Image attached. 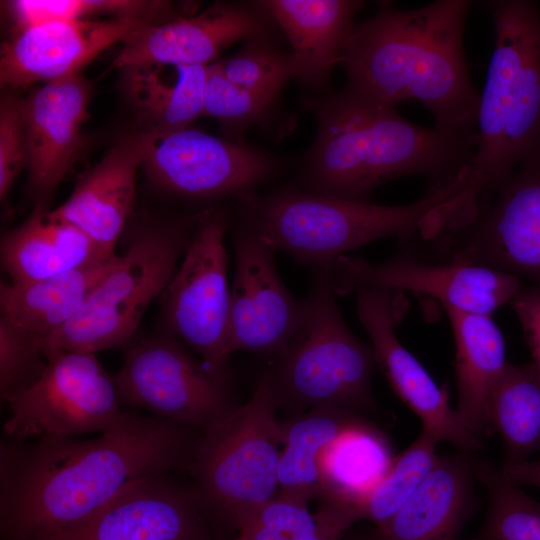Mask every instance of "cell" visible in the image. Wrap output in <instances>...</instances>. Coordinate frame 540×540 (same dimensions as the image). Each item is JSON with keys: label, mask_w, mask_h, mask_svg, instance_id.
I'll return each mask as SVG.
<instances>
[{"label": "cell", "mask_w": 540, "mask_h": 540, "mask_svg": "<svg viewBox=\"0 0 540 540\" xmlns=\"http://www.w3.org/2000/svg\"><path fill=\"white\" fill-rule=\"evenodd\" d=\"M494 45L479 96L476 147L463 191L447 213L456 220L494 193L522 164L540 157V9L530 0L481 2Z\"/></svg>", "instance_id": "obj_4"}, {"label": "cell", "mask_w": 540, "mask_h": 540, "mask_svg": "<svg viewBox=\"0 0 540 540\" xmlns=\"http://www.w3.org/2000/svg\"><path fill=\"white\" fill-rule=\"evenodd\" d=\"M470 0H437L415 9L380 2L355 23L340 65L346 87L397 107L423 104L434 127L455 136L476 135L480 93L465 57L464 30Z\"/></svg>", "instance_id": "obj_2"}, {"label": "cell", "mask_w": 540, "mask_h": 540, "mask_svg": "<svg viewBox=\"0 0 540 540\" xmlns=\"http://www.w3.org/2000/svg\"><path fill=\"white\" fill-rule=\"evenodd\" d=\"M15 29L38 24L86 19L95 14L117 17L120 0H15L7 4Z\"/></svg>", "instance_id": "obj_37"}, {"label": "cell", "mask_w": 540, "mask_h": 540, "mask_svg": "<svg viewBox=\"0 0 540 540\" xmlns=\"http://www.w3.org/2000/svg\"><path fill=\"white\" fill-rule=\"evenodd\" d=\"M150 134L133 135L111 148L76 184L69 198L51 211L79 227L97 245L115 254L132 211L138 168Z\"/></svg>", "instance_id": "obj_21"}, {"label": "cell", "mask_w": 540, "mask_h": 540, "mask_svg": "<svg viewBox=\"0 0 540 540\" xmlns=\"http://www.w3.org/2000/svg\"><path fill=\"white\" fill-rule=\"evenodd\" d=\"M395 458L385 435L364 419L344 430L319 456L318 515L344 533L353 509L382 481Z\"/></svg>", "instance_id": "obj_22"}, {"label": "cell", "mask_w": 540, "mask_h": 540, "mask_svg": "<svg viewBox=\"0 0 540 540\" xmlns=\"http://www.w3.org/2000/svg\"><path fill=\"white\" fill-rule=\"evenodd\" d=\"M278 404L266 369L251 397L202 432L186 467L208 511L230 523L279 494Z\"/></svg>", "instance_id": "obj_7"}, {"label": "cell", "mask_w": 540, "mask_h": 540, "mask_svg": "<svg viewBox=\"0 0 540 540\" xmlns=\"http://www.w3.org/2000/svg\"><path fill=\"white\" fill-rule=\"evenodd\" d=\"M149 134L142 166L160 186L177 194L243 197L276 169L267 153L200 130Z\"/></svg>", "instance_id": "obj_14"}, {"label": "cell", "mask_w": 540, "mask_h": 540, "mask_svg": "<svg viewBox=\"0 0 540 540\" xmlns=\"http://www.w3.org/2000/svg\"><path fill=\"white\" fill-rule=\"evenodd\" d=\"M225 229L221 215L207 216L196 225L165 290L164 321L170 335L194 349L214 374L231 384Z\"/></svg>", "instance_id": "obj_12"}, {"label": "cell", "mask_w": 540, "mask_h": 540, "mask_svg": "<svg viewBox=\"0 0 540 540\" xmlns=\"http://www.w3.org/2000/svg\"><path fill=\"white\" fill-rule=\"evenodd\" d=\"M275 100L230 82L220 62L207 66L203 116L233 130L247 129L264 120Z\"/></svg>", "instance_id": "obj_35"}, {"label": "cell", "mask_w": 540, "mask_h": 540, "mask_svg": "<svg viewBox=\"0 0 540 540\" xmlns=\"http://www.w3.org/2000/svg\"><path fill=\"white\" fill-rule=\"evenodd\" d=\"M275 250L248 230L235 234V274L230 290L229 351L277 356L296 333L305 312L282 282Z\"/></svg>", "instance_id": "obj_16"}, {"label": "cell", "mask_w": 540, "mask_h": 540, "mask_svg": "<svg viewBox=\"0 0 540 540\" xmlns=\"http://www.w3.org/2000/svg\"><path fill=\"white\" fill-rule=\"evenodd\" d=\"M3 401L9 411L3 429L15 440L103 433L128 415L121 408L114 377L87 352L51 355L33 385Z\"/></svg>", "instance_id": "obj_10"}, {"label": "cell", "mask_w": 540, "mask_h": 540, "mask_svg": "<svg viewBox=\"0 0 540 540\" xmlns=\"http://www.w3.org/2000/svg\"><path fill=\"white\" fill-rule=\"evenodd\" d=\"M154 22L147 18L80 19L15 29L1 46V85L18 89L78 75L102 51Z\"/></svg>", "instance_id": "obj_17"}, {"label": "cell", "mask_w": 540, "mask_h": 540, "mask_svg": "<svg viewBox=\"0 0 540 540\" xmlns=\"http://www.w3.org/2000/svg\"><path fill=\"white\" fill-rule=\"evenodd\" d=\"M465 453L438 456L411 498L376 527L371 540H459L475 474Z\"/></svg>", "instance_id": "obj_24"}, {"label": "cell", "mask_w": 540, "mask_h": 540, "mask_svg": "<svg viewBox=\"0 0 540 540\" xmlns=\"http://www.w3.org/2000/svg\"><path fill=\"white\" fill-rule=\"evenodd\" d=\"M355 291L356 312L370 337L376 365L396 395L420 418L422 429L439 443L450 442L467 453L477 450L480 439L460 422L450 405L448 389L436 383L395 333L402 310L400 292L368 288Z\"/></svg>", "instance_id": "obj_15"}, {"label": "cell", "mask_w": 540, "mask_h": 540, "mask_svg": "<svg viewBox=\"0 0 540 540\" xmlns=\"http://www.w3.org/2000/svg\"><path fill=\"white\" fill-rule=\"evenodd\" d=\"M475 474L487 490L488 509L474 540H540V502L489 462L478 463Z\"/></svg>", "instance_id": "obj_32"}, {"label": "cell", "mask_w": 540, "mask_h": 540, "mask_svg": "<svg viewBox=\"0 0 540 540\" xmlns=\"http://www.w3.org/2000/svg\"><path fill=\"white\" fill-rule=\"evenodd\" d=\"M330 278L335 294L359 288L408 291L432 297L443 307L483 315L509 304L523 285L510 274L466 263L424 261L409 250L378 264L342 255L332 264Z\"/></svg>", "instance_id": "obj_13"}, {"label": "cell", "mask_w": 540, "mask_h": 540, "mask_svg": "<svg viewBox=\"0 0 540 540\" xmlns=\"http://www.w3.org/2000/svg\"><path fill=\"white\" fill-rule=\"evenodd\" d=\"M207 66H176L174 80L168 76V65L123 68L125 93L146 132L174 133L203 116Z\"/></svg>", "instance_id": "obj_28"}, {"label": "cell", "mask_w": 540, "mask_h": 540, "mask_svg": "<svg viewBox=\"0 0 540 540\" xmlns=\"http://www.w3.org/2000/svg\"><path fill=\"white\" fill-rule=\"evenodd\" d=\"M190 429L128 413L94 439L3 440L0 516L5 540H50L81 524L130 484L186 469Z\"/></svg>", "instance_id": "obj_1"}, {"label": "cell", "mask_w": 540, "mask_h": 540, "mask_svg": "<svg viewBox=\"0 0 540 540\" xmlns=\"http://www.w3.org/2000/svg\"><path fill=\"white\" fill-rule=\"evenodd\" d=\"M192 235L179 228L137 235L80 311L43 343L46 360L64 351L126 349L150 303L166 290Z\"/></svg>", "instance_id": "obj_8"}, {"label": "cell", "mask_w": 540, "mask_h": 540, "mask_svg": "<svg viewBox=\"0 0 540 540\" xmlns=\"http://www.w3.org/2000/svg\"><path fill=\"white\" fill-rule=\"evenodd\" d=\"M120 256L53 277L1 284L0 320L43 343L67 324Z\"/></svg>", "instance_id": "obj_27"}, {"label": "cell", "mask_w": 540, "mask_h": 540, "mask_svg": "<svg viewBox=\"0 0 540 540\" xmlns=\"http://www.w3.org/2000/svg\"><path fill=\"white\" fill-rule=\"evenodd\" d=\"M220 64L233 84L274 99L296 77L291 52L279 50L268 36L246 40L237 54Z\"/></svg>", "instance_id": "obj_34"}, {"label": "cell", "mask_w": 540, "mask_h": 540, "mask_svg": "<svg viewBox=\"0 0 540 540\" xmlns=\"http://www.w3.org/2000/svg\"><path fill=\"white\" fill-rule=\"evenodd\" d=\"M443 308L454 338L456 414L462 425L480 439L493 432L489 399L509 364L504 336L491 315Z\"/></svg>", "instance_id": "obj_26"}, {"label": "cell", "mask_w": 540, "mask_h": 540, "mask_svg": "<svg viewBox=\"0 0 540 540\" xmlns=\"http://www.w3.org/2000/svg\"><path fill=\"white\" fill-rule=\"evenodd\" d=\"M357 413L318 406L280 422L279 495L306 504L319 498V456L340 433L363 420Z\"/></svg>", "instance_id": "obj_29"}, {"label": "cell", "mask_w": 540, "mask_h": 540, "mask_svg": "<svg viewBox=\"0 0 540 540\" xmlns=\"http://www.w3.org/2000/svg\"><path fill=\"white\" fill-rule=\"evenodd\" d=\"M331 266H315L302 321L267 368L278 408L293 415L318 406L358 412L375 407L371 386L374 352L345 323L335 301Z\"/></svg>", "instance_id": "obj_6"}, {"label": "cell", "mask_w": 540, "mask_h": 540, "mask_svg": "<svg viewBox=\"0 0 540 540\" xmlns=\"http://www.w3.org/2000/svg\"><path fill=\"white\" fill-rule=\"evenodd\" d=\"M439 442L423 430L398 457L382 481L350 514L351 525L367 520L377 526L389 520L411 498L433 468Z\"/></svg>", "instance_id": "obj_31"}, {"label": "cell", "mask_w": 540, "mask_h": 540, "mask_svg": "<svg viewBox=\"0 0 540 540\" xmlns=\"http://www.w3.org/2000/svg\"><path fill=\"white\" fill-rule=\"evenodd\" d=\"M270 20L259 2H217L200 14L139 28L122 42L113 65L207 66L232 43L267 36Z\"/></svg>", "instance_id": "obj_19"}, {"label": "cell", "mask_w": 540, "mask_h": 540, "mask_svg": "<svg viewBox=\"0 0 540 540\" xmlns=\"http://www.w3.org/2000/svg\"><path fill=\"white\" fill-rule=\"evenodd\" d=\"M205 511L195 487L155 474L130 484L93 516L50 540H207Z\"/></svg>", "instance_id": "obj_18"}, {"label": "cell", "mask_w": 540, "mask_h": 540, "mask_svg": "<svg viewBox=\"0 0 540 540\" xmlns=\"http://www.w3.org/2000/svg\"><path fill=\"white\" fill-rule=\"evenodd\" d=\"M261 6L286 34L298 82L321 89L340 65L354 18L364 6L358 0H266Z\"/></svg>", "instance_id": "obj_23"}, {"label": "cell", "mask_w": 540, "mask_h": 540, "mask_svg": "<svg viewBox=\"0 0 540 540\" xmlns=\"http://www.w3.org/2000/svg\"><path fill=\"white\" fill-rule=\"evenodd\" d=\"M488 414L503 441L502 465L526 461L540 452V374L531 362L508 364L491 393Z\"/></svg>", "instance_id": "obj_30"}, {"label": "cell", "mask_w": 540, "mask_h": 540, "mask_svg": "<svg viewBox=\"0 0 540 540\" xmlns=\"http://www.w3.org/2000/svg\"><path fill=\"white\" fill-rule=\"evenodd\" d=\"M315 117V140L306 155L309 193L368 200L379 186L405 176H423L428 190L443 188L468 170L476 135L455 136L415 124L397 107L348 87L324 97L307 96Z\"/></svg>", "instance_id": "obj_3"}, {"label": "cell", "mask_w": 540, "mask_h": 540, "mask_svg": "<svg viewBox=\"0 0 540 540\" xmlns=\"http://www.w3.org/2000/svg\"><path fill=\"white\" fill-rule=\"evenodd\" d=\"M499 470L504 478L518 486L530 485L540 488V459L502 465Z\"/></svg>", "instance_id": "obj_40"}, {"label": "cell", "mask_w": 540, "mask_h": 540, "mask_svg": "<svg viewBox=\"0 0 540 540\" xmlns=\"http://www.w3.org/2000/svg\"><path fill=\"white\" fill-rule=\"evenodd\" d=\"M47 360L42 342L0 320V395L2 401L33 385Z\"/></svg>", "instance_id": "obj_36"}, {"label": "cell", "mask_w": 540, "mask_h": 540, "mask_svg": "<svg viewBox=\"0 0 540 540\" xmlns=\"http://www.w3.org/2000/svg\"><path fill=\"white\" fill-rule=\"evenodd\" d=\"M114 380L122 405L187 429L203 432L238 406L231 384L170 334L131 343Z\"/></svg>", "instance_id": "obj_11"}, {"label": "cell", "mask_w": 540, "mask_h": 540, "mask_svg": "<svg viewBox=\"0 0 540 540\" xmlns=\"http://www.w3.org/2000/svg\"><path fill=\"white\" fill-rule=\"evenodd\" d=\"M509 305L521 324L531 363L540 374V285H522Z\"/></svg>", "instance_id": "obj_39"}, {"label": "cell", "mask_w": 540, "mask_h": 540, "mask_svg": "<svg viewBox=\"0 0 540 540\" xmlns=\"http://www.w3.org/2000/svg\"><path fill=\"white\" fill-rule=\"evenodd\" d=\"M234 527L235 540H341L343 532L318 514H312L306 503L277 495L240 516Z\"/></svg>", "instance_id": "obj_33"}, {"label": "cell", "mask_w": 540, "mask_h": 540, "mask_svg": "<svg viewBox=\"0 0 540 540\" xmlns=\"http://www.w3.org/2000/svg\"><path fill=\"white\" fill-rule=\"evenodd\" d=\"M91 86L81 74L44 83L23 99L29 187L46 197L66 175L81 143Z\"/></svg>", "instance_id": "obj_20"}, {"label": "cell", "mask_w": 540, "mask_h": 540, "mask_svg": "<svg viewBox=\"0 0 540 540\" xmlns=\"http://www.w3.org/2000/svg\"><path fill=\"white\" fill-rule=\"evenodd\" d=\"M115 255L103 250L73 223L42 207L1 239V261L12 283L46 279Z\"/></svg>", "instance_id": "obj_25"}, {"label": "cell", "mask_w": 540, "mask_h": 540, "mask_svg": "<svg viewBox=\"0 0 540 540\" xmlns=\"http://www.w3.org/2000/svg\"><path fill=\"white\" fill-rule=\"evenodd\" d=\"M27 167L23 99L6 93L0 102V198L3 200L21 170Z\"/></svg>", "instance_id": "obj_38"}, {"label": "cell", "mask_w": 540, "mask_h": 540, "mask_svg": "<svg viewBox=\"0 0 540 540\" xmlns=\"http://www.w3.org/2000/svg\"><path fill=\"white\" fill-rule=\"evenodd\" d=\"M436 258L540 285V157L522 164L462 219L423 240Z\"/></svg>", "instance_id": "obj_9"}, {"label": "cell", "mask_w": 540, "mask_h": 540, "mask_svg": "<svg viewBox=\"0 0 540 540\" xmlns=\"http://www.w3.org/2000/svg\"><path fill=\"white\" fill-rule=\"evenodd\" d=\"M466 174L451 184L404 205L327 197L297 189L241 197V227L276 250L303 264L332 265L347 251L395 236L408 240L420 234L431 216L457 198Z\"/></svg>", "instance_id": "obj_5"}]
</instances>
